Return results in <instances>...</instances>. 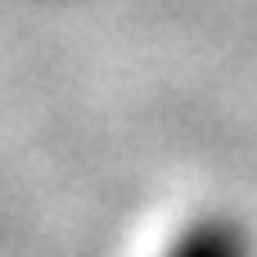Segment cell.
Masks as SVG:
<instances>
[{
	"mask_svg": "<svg viewBox=\"0 0 257 257\" xmlns=\"http://www.w3.org/2000/svg\"><path fill=\"white\" fill-rule=\"evenodd\" d=\"M163 257H257V244L244 221H235L226 212H208V217L190 221L163 248Z\"/></svg>",
	"mask_w": 257,
	"mask_h": 257,
	"instance_id": "cell-1",
	"label": "cell"
}]
</instances>
